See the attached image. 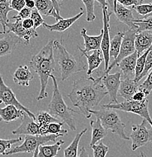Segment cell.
<instances>
[{
  "mask_svg": "<svg viewBox=\"0 0 152 157\" xmlns=\"http://www.w3.org/2000/svg\"><path fill=\"white\" fill-rule=\"evenodd\" d=\"M107 94L100 77L94 78L90 76L81 77L74 81L72 89L68 94V98L72 105L80 109L81 114L90 119L92 117L90 110L97 107Z\"/></svg>",
  "mask_w": 152,
  "mask_h": 157,
  "instance_id": "cell-1",
  "label": "cell"
},
{
  "mask_svg": "<svg viewBox=\"0 0 152 157\" xmlns=\"http://www.w3.org/2000/svg\"><path fill=\"white\" fill-rule=\"evenodd\" d=\"M31 68L37 73L40 80V91L37 101L45 99L48 97L46 88L50 74L54 71L55 58L54 55V40H49L46 45L42 48L36 55H33L30 60Z\"/></svg>",
  "mask_w": 152,
  "mask_h": 157,
  "instance_id": "cell-2",
  "label": "cell"
},
{
  "mask_svg": "<svg viewBox=\"0 0 152 157\" xmlns=\"http://www.w3.org/2000/svg\"><path fill=\"white\" fill-rule=\"evenodd\" d=\"M49 77L52 78L54 86L53 95L48 107L49 113L52 117L60 120V122L66 123L72 131H76L77 128L73 117V113L81 114V113L76 112V110L67 106L59 89L56 77L53 74H50Z\"/></svg>",
  "mask_w": 152,
  "mask_h": 157,
  "instance_id": "cell-3",
  "label": "cell"
},
{
  "mask_svg": "<svg viewBox=\"0 0 152 157\" xmlns=\"http://www.w3.org/2000/svg\"><path fill=\"white\" fill-rule=\"evenodd\" d=\"M54 50L56 51L55 60L58 64L61 75V81L63 82L73 74L84 71L86 66L79 62L72 55L68 52L61 40H54Z\"/></svg>",
  "mask_w": 152,
  "mask_h": 157,
  "instance_id": "cell-4",
  "label": "cell"
},
{
  "mask_svg": "<svg viewBox=\"0 0 152 157\" xmlns=\"http://www.w3.org/2000/svg\"><path fill=\"white\" fill-rule=\"evenodd\" d=\"M90 113L101 121V123L106 130H111L112 133L117 135L123 140H130V137L125 133V124L122 122L115 109L102 107V109L98 110L91 109Z\"/></svg>",
  "mask_w": 152,
  "mask_h": 157,
  "instance_id": "cell-5",
  "label": "cell"
},
{
  "mask_svg": "<svg viewBox=\"0 0 152 157\" xmlns=\"http://www.w3.org/2000/svg\"><path fill=\"white\" fill-rule=\"evenodd\" d=\"M62 135H25L22 144L11 149L5 153L4 156H9L17 153H34L40 145L45 144L48 142H55Z\"/></svg>",
  "mask_w": 152,
  "mask_h": 157,
  "instance_id": "cell-6",
  "label": "cell"
},
{
  "mask_svg": "<svg viewBox=\"0 0 152 157\" xmlns=\"http://www.w3.org/2000/svg\"><path fill=\"white\" fill-rule=\"evenodd\" d=\"M148 103L149 102L147 98L141 102L129 100V101H125L124 102L117 103V104L110 102L106 105H102V107L136 114L143 118V119H145L152 128V119L148 110Z\"/></svg>",
  "mask_w": 152,
  "mask_h": 157,
  "instance_id": "cell-7",
  "label": "cell"
},
{
  "mask_svg": "<svg viewBox=\"0 0 152 157\" xmlns=\"http://www.w3.org/2000/svg\"><path fill=\"white\" fill-rule=\"evenodd\" d=\"M136 33L137 31L134 30V29H129L127 32L124 33L123 39H122L121 46H120V52H119L118 54V56L117 57V58L114 59L113 61H112V63H111L110 64H109V68L107 69V70H106V72H104V73H102V75L109 73V72H110L114 67L117 66L124 58L130 56V55H132V54H133L134 52H135V39Z\"/></svg>",
  "mask_w": 152,
  "mask_h": 157,
  "instance_id": "cell-8",
  "label": "cell"
},
{
  "mask_svg": "<svg viewBox=\"0 0 152 157\" xmlns=\"http://www.w3.org/2000/svg\"><path fill=\"white\" fill-rule=\"evenodd\" d=\"M148 122L143 119L139 125H132V132L130 138L132 140L131 149L135 151L140 147L146 146L149 142L152 141V128L148 129L147 125Z\"/></svg>",
  "mask_w": 152,
  "mask_h": 157,
  "instance_id": "cell-9",
  "label": "cell"
},
{
  "mask_svg": "<svg viewBox=\"0 0 152 157\" xmlns=\"http://www.w3.org/2000/svg\"><path fill=\"white\" fill-rule=\"evenodd\" d=\"M112 12L108 11V6L102 8V22H103V36H102V42H101V51L105 61V70L106 72L109 68L110 63V17Z\"/></svg>",
  "mask_w": 152,
  "mask_h": 157,
  "instance_id": "cell-10",
  "label": "cell"
},
{
  "mask_svg": "<svg viewBox=\"0 0 152 157\" xmlns=\"http://www.w3.org/2000/svg\"><path fill=\"white\" fill-rule=\"evenodd\" d=\"M0 101H2V104H5L6 105H13L18 108L19 109L23 110L26 113L28 114L29 117H30L34 120L36 121L35 114H33L31 111H29L28 108L24 107L17 99L16 95L14 94L12 89L9 87L7 85H6L1 74H0Z\"/></svg>",
  "mask_w": 152,
  "mask_h": 157,
  "instance_id": "cell-11",
  "label": "cell"
},
{
  "mask_svg": "<svg viewBox=\"0 0 152 157\" xmlns=\"http://www.w3.org/2000/svg\"><path fill=\"white\" fill-rule=\"evenodd\" d=\"M101 78L102 86L108 92L111 99V103L117 104V94L120 85L121 73L117 72L114 74H105L99 76Z\"/></svg>",
  "mask_w": 152,
  "mask_h": 157,
  "instance_id": "cell-12",
  "label": "cell"
},
{
  "mask_svg": "<svg viewBox=\"0 0 152 157\" xmlns=\"http://www.w3.org/2000/svg\"><path fill=\"white\" fill-rule=\"evenodd\" d=\"M107 1L112 6L113 13L115 14L117 21L126 24L130 29L137 30V27L134 23L135 18L134 17L131 10L127 7H124L116 0H107Z\"/></svg>",
  "mask_w": 152,
  "mask_h": 157,
  "instance_id": "cell-13",
  "label": "cell"
},
{
  "mask_svg": "<svg viewBox=\"0 0 152 157\" xmlns=\"http://www.w3.org/2000/svg\"><path fill=\"white\" fill-rule=\"evenodd\" d=\"M15 22H9L6 24V29L8 31L6 33H13L16 36L24 41L25 45H29V40L32 38H36L39 36L38 33L34 29H26L22 26V21L15 20Z\"/></svg>",
  "mask_w": 152,
  "mask_h": 157,
  "instance_id": "cell-14",
  "label": "cell"
},
{
  "mask_svg": "<svg viewBox=\"0 0 152 157\" xmlns=\"http://www.w3.org/2000/svg\"><path fill=\"white\" fill-rule=\"evenodd\" d=\"M12 134L14 135H41L40 127L36 121L24 113L21 124L12 131Z\"/></svg>",
  "mask_w": 152,
  "mask_h": 157,
  "instance_id": "cell-15",
  "label": "cell"
},
{
  "mask_svg": "<svg viewBox=\"0 0 152 157\" xmlns=\"http://www.w3.org/2000/svg\"><path fill=\"white\" fill-rule=\"evenodd\" d=\"M5 34L6 35L0 39V58L12 53L17 45L22 42V39L13 33H6Z\"/></svg>",
  "mask_w": 152,
  "mask_h": 157,
  "instance_id": "cell-16",
  "label": "cell"
},
{
  "mask_svg": "<svg viewBox=\"0 0 152 157\" xmlns=\"http://www.w3.org/2000/svg\"><path fill=\"white\" fill-rule=\"evenodd\" d=\"M139 58V55L136 52L130 55V56L124 58L120 63L117 64L119 68L120 69L121 76H123L124 78H135V65L136 60Z\"/></svg>",
  "mask_w": 152,
  "mask_h": 157,
  "instance_id": "cell-17",
  "label": "cell"
},
{
  "mask_svg": "<svg viewBox=\"0 0 152 157\" xmlns=\"http://www.w3.org/2000/svg\"><path fill=\"white\" fill-rule=\"evenodd\" d=\"M84 9H81V11H80L78 14H76V16H74V17L66 19L62 18L59 20V21H57L56 24H51V25H50V24H46V23L45 22L42 26H43L45 28L48 29L49 31H50V32H64V31L67 30V29L69 28L70 27H72L78 19L81 18V17L84 15Z\"/></svg>",
  "mask_w": 152,
  "mask_h": 157,
  "instance_id": "cell-18",
  "label": "cell"
},
{
  "mask_svg": "<svg viewBox=\"0 0 152 157\" xmlns=\"http://www.w3.org/2000/svg\"><path fill=\"white\" fill-rule=\"evenodd\" d=\"M152 45V31L147 30L137 33L135 39V52L142 55Z\"/></svg>",
  "mask_w": 152,
  "mask_h": 157,
  "instance_id": "cell-19",
  "label": "cell"
},
{
  "mask_svg": "<svg viewBox=\"0 0 152 157\" xmlns=\"http://www.w3.org/2000/svg\"><path fill=\"white\" fill-rule=\"evenodd\" d=\"M78 50L81 52L82 55H84L87 58L88 65V70L87 73V76H91L94 70L99 68V67L102 63V60H104V59L101 57V55H102V51L99 49V50L93 51V52H91V53H90V52H84L79 46H78Z\"/></svg>",
  "mask_w": 152,
  "mask_h": 157,
  "instance_id": "cell-20",
  "label": "cell"
},
{
  "mask_svg": "<svg viewBox=\"0 0 152 157\" xmlns=\"http://www.w3.org/2000/svg\"><path fill=\"white\" fill-rule=\"evenodd\" d=\"M81 36L84 39V51L86 52H91L93 51L99 50L101 48V42H102L103 30H101V33L98 36H89L87 33L85 28H82L81 31Z\"/></svg>",
  "mask_w": 152,
  "mask_h": 157,
  "instance_id": "cell-21",
  "label": "cell"
},
{
  "mask_svg": "<svg viewBox=\"0 0 152 157\" xmlns=\"http://www.w3.org/2000/svg\"><path fill=\"white\" fill-rule=\"evenodd\" d=\"M138 91V82H135L133 78H127L120 82L117 95L124 98L126 101H129V100H132L134 94Z\"/></svg>",
  "mask_w": 152,
  "mask_h": 157,
  "instance_id": "cell-22",
  "label": "cell"
},
{
  "mask_svg": "<svg viewBox=\"0 0 152 157\" xmlns=\"http://www.w3.org/2000/svg\"><path fill=\"white\" fill-rule=\"evenodd\" d=\"M35 3V9L42 15L45 17H52L57 21L63 17L57 12L51 0H34Z\"/></svg>",
  "mask_w": 152,
  "mask_h": 157,
  "instance_id": "cell-23",
  "label": "cell"
},
{
  "mask_svg": "<svg viewBox=\"0 0 152 157\" xmlns=\"http://www.w3.org/2000/svg\"><path fill=\"white\" fill-rule=\"evenodd\" d=\"M33 73L30 71L29 67L24 65L19 66L13 76V80L16 84L21 86H29V82L33 78Z\"/></svg>",
  "mask_w": 152,
  "mask_h": 157,
  "instance_id": "cell-24",
  "label": "cell"
},
{
  "mask_svg": "<svg viewBox=\"0 0 152 157\" xmlns=\"http://www.w3.org/2000/svg\"><path fill=\"white\" fill-rule=\"evenodd\" d=\"M24 113L13 105H6L4 108H0V121L5 122H11L22 119Z\"/></svg>",
  "mask_w": 152,
  "mask_h": 157,
  "instance_id": "cell-25",
  "label": "cell"
},
{
  "mask_svg": "<svg viewBox=\"0 0 152 157\" xmlns=\"http://www.w3.org/2000/svg\"><path fill=\"white\" fill-rule=\"evenodd\" d=\"M91 127L92 128L91 134V140L90 143V147H92L96 144V143L100 141L102 139L107 135V130L103 127L101 123V121L99 119L91 121Z\"/></svg>",
  "mask_w": 152,
  "mask_h": 157,
  "instance_id": "cell-26",
  "label": "cell"
},
{
  "mask_svg": "<svg viewBox=\"0 0 152 157\" xmlns=\"http://www.w3.org/2000/svg\"><path fill=\"white\" fill-rule=\"evenodd\" d=\"M36 122L40 127L41 135H46V131L49 124L51 122H60L59 119L52 117L50 113L46 111H40L35 115Z\"/></svg>",
  "mask_w": 152,
  "mask_h": 157,
  "instance_id": "cell-27",
  "label": "cell"
},
{
  "mask_svg": "<svg viewBox=\"0 0 152 157\" xmlns=\"http://www.w3.org/2000/svg\"><path fill=\"white\" fill-rule=\"evenodd\" d=\"M64 144L63 140H58L54 144L40 145L39 147V157H56Z\"/></svg>",
  "mask_w": 152,
  "mask_h": 157,
  "instance_id": "cell-28",
  "label": "cell"
},
{
  "mask_svg": "<svg viewBox=\"0 0 152 157\" xmlns=\"http://www.w3.org/2000/svg\"><path fill=\"white\" fill-rule=\"evenodd\" d=\"M87 128H84L79 133H78L72 141V143L66 147L63 151L64 157H78V145H79L80 140L81 139L83 135L86 133Z\"/></svg>",
  "mask_w": 152,
  "mask_h": 157,
  "instance_id": "cell-29",
  "label": "cell"
},
{
  "mask_svg": "<svg viewBox=\"0 0 152 157\" xmlns=\"http://www.w3.org/2000/svg\"><path fill=\"white\" fill-rule=\"evenodd\" d=\"M10 0H0V24L2 27L3 33H6V24L9 22L8 14L11 11Z\"/></svg>",
  "mask_w": 152,
  "mask_h": 157,
  "instance_id": "cell-30",
  "label": "cell"
},
{
  "mask_svg": "<svg viewBox=\"0 0 152 157\" xmlns=\"http://www.w3.org/2000/svg\"><path fill=\"white\" fill-rule=\"evenodd\" d=\"M124 33L117 32L112 40L110 41V48H109V55L110 58H113L114 59L117 58L118 56V54L120 52V48L121 46L122 39H123Z\"/></svg>",
  "mask_w": 152,
  "mask_h": 157,
  "instance_id": "cell-31",
  "label": "cell"
},
{
  "mask_svg": "<svg viewBox=\"0 0 152 157\" xmlns=\"http://www.w3.org/2000/svg\"><path fill=\"white\" fill-rule=\"evenodd\" d=\"M152 50V45L150 47L146 52H145L142 55L139 56L138 59L136 60V65H135V78H134V81L135 82H138V79L141 74L143 73L144 68H145V61H146L147 55L150 52V51Z\"/></svg>",
  "mask_w": 152,
  "mask_h": 157,
  "instance_id": "cell-32",
  "label": "cell"
},
{
  "mask_svg": "<svg viewBox=\"0 0 152 157\" xmlns=\"http://www.w3.org/2000/svg\"><path fill=\"white\" fill-rule=\"evenodd\" d=\"M134 23L137 27V33L147 30L152 31V17L135 19Z\"/></svg>",
  "mask_w": 152,
  "mask_h": 157,
  "instance_id": "cell-33",
  "label": "cell"
},
{
  "mask_svg": "<svg viewBox=\"0 0 152 157\" xmlns=\"http://www.w3.org/2000/svg\"><path fill=\"white\" fill-rule=\"evenodd\" d=\"M63 122H51L49 124L48 128L46 131L47 135H62L63 136L66 135L68 134V131L66 129H62V126L63 125Z\"/></svg>",
  "mask_w": 152,
  "mask_h": 157,
  "instance_id": "cell-34",
  "label": "cell"
},
{
  "mask_svg": "<svg viewBox=\"0 0 152 157\" xmlns=\"http://www.w3.org/2000/svg\"><path fill=\"white\" fill-rule=\"evenodd\" d=\"M22 140V137H20L16 139H1L0 138V156L5 155V153L9 150L12 145L18 143Z\"/></svg>",
  "mask_w": 152,
  "mask_h": 157,
  "instance_id": "cell-35",
  "label": "cell"
},
{
  "mask_svg": "<svg viewBox=\"0 0 152 157\" xmlns=\"http://www.w3.org/2000/svg\"><path fill=\"white\" fill-rule=\"evenodd\" d=\"M86 8L87 17L86 20L87 22H92L96 19V15L94 14V2L95 0H81Z\"/></svg>",
  "mask_w": 152,
  "mask_h": 157,
  "instance_id": "cell-36",
  "label": "cell"
},
{
  "mask_svg": "<svg viewBox=\"0 0 152 157\" xmlns=\"http://www.w3.org/2000/svg\"><path fill=\"white\" fill-rule=\"evenodd\" d=\"M94 151V157H106L109 152V147L102 142L91 147Z\"/></svg>",
  "mask_w": 152,
  "mask_h": 157,
  "instance_id": "cell-37",
  "label": "cell"
},
{
  "mask_svg": "<svg viewBox=\"0 0 152 157\" xmlns=\"http://www.w3.org/2000/svg\"><path fill=\"white\" fill-rule=\"evenodd\" d=\"M139 91H143L146 95H149L152 91V70L148 73L146 79L139 86Z\"/></svg>",
  "mask_w": 152,
  "mask_h": 157,
  "instance_id": "cell-38",
  "label": "cell"
},
{
  "mask_svg": "<svg viewBox=\"0 0 152 157\" xmlns=\"http://www.w3.org/2000/svg\"><path fill=\"white\" fill-rule=\"evenodd\" d=\"M31 18L32 19L34 22V27L33 29L36 30V29L38 27H40V26L43 25L44 23L45 22V20L42 17V14L39 12L38 10L36 9H34L32 10V13H31Z\"/></svg>",
  "mask_w": 152,
  "mask_h": 157,
  "instance_id": "cell-39",
  "label": "cell"
},
{
  "mask_svg": "<svg viewBox=\"0 0 152 157\" xmlns=\"http://www.w3.org/2000/svg\"><path fill=\"white\" fill-rule=\"evenodd\" d=\"M132 8L143 17L148 15L152 12V4H141L133 6Z\"/></svg>",
  "mask_w": 152,
  "mask_h": 157,
  "instance_id": "cell-40",
  "label": "cell"
},
{
  "mask_svg": "<svg viewBox=\"0 0 152 157\" xmlns=\"http://www.w3.org/2000/svg\"><path fill=\"white\" fill-rule=\"evenodd\" d=\"M151 70H152V50L150 51V52L148 53V55H147L145 68H144L143 73H142L141 76H140L139 78L138 82L142 79V78L145 77V76H147V75L148 74V73H149Z\"/></svg>",
  "mask_w": 152,
  "mask_h": 157,
  "instance_id": "cell-41",
  "label": "cell"
},
{
  "mask_svg": "<svg viewBox=\"0 0 152 157\" xmlns=\"http://www.w3.org/2000/svg\"><path fill=\"white\" fill-rule=\"evenodd\" d=\"M32 10L30 9H28V8L25 7L21 11H20L17 14V15L13 16L12 17H11L10 19H14V20H20V21H23V20L26 18H29L31 16V13H32Z\"/></svg>",
  "mask_w": 152,
  "mask_h": 157,
  "instance_id": "cell-42",
  "label": "cell"
},
{
  "mask_svg": "<svg viewBox=\"0 0 152 157\" xmlns=\"http://www.w3.org/2000/svg\"><path fill=\"white\" fill-rule=\"evenodd\" d=\"M10 7L12 10L19 12L26 7L25 0H10Z\"/></svg>",
  "mask_w": 152,
  "mask_h": 157,
  "instance_id": "cell-43",
  "label": "cell"
},
{
  "mask_svg": "<svg viewBox=\"0 0 152 157\" xmlns=\"http://www.w3.org/2000/svg\"><path fill=\"white\" fill-rule=\"evenodd\" d=\"M118 3L124 6V7H130V6H135L138 5H141L139 0H116Z\"/></svg>",
  "mask_w": 152,
  "mask_h": 157,
  "instance_id": "cell-44",
  "label": "cell"
},
{
  "mask_svg": "<svg viewBox=\"0 0 152 157\" xmlns=\"http://www.w3.org/2000/svg\"><path fill=\"white\" fill-rule=\"evenodd\" d=\"M147 95L145 93H144L143 91H138L134 94V95L132 98V100L135 101H138V102H141V101H143L144 100L146 99Z\"/></svg>",
  "mask_w": 152,
  "mask_h": 157,
  "instance_id": "cell-45",
  "label": "cell"
},
{
  "mask_svg": "<svg viewBox=\"0 0 152 157\" xmlns=\"http://www.w3.org/2000/svg\"><path fill=\"white\" fill-rule=\"evenodd\" d=\"M22 26L26 29H32L34 27V22L31 17L26 18L22 21Z\"/></svg>",
  "mask_w": 152,
  "mask_h": 157,
  "instance_id": "cell-46",
  "label": "cell"
},
{
  "mask_svg": "<svg viewBox=\"0 0 152 157\" xmlns=\"http://www.w3.org/2000/svg\"><path fill=\"white\" fill-rule=\"evenodd\" d=\"M26 7L30 9H35V3L34 0H25Z\"/></svg>",
  "mask_w": 152,
  "mask_h": 157,
  "instance_id": "cell-47",
  "label": "cell"
},
{
  "mask_svg": "<svg viewBox=\"0 0 152 157\" xmlns=\"http://www.w3.org/2000/svg\"><path fill=\"white\" fill-rule=\"evenodd\" d=\"M78 157H90L89 153L86 150L85 147H81V149H80V153L78 155Z\"/></svg>",
  "mask_w": 152,
  "mask_h": 157,
  "instance_id": "cell-48",
  "label": "cell"
},
{
  "mask_svg": "<svg viewBox=\"0 0 152 157\" xmlns=\"http://www.w3.org/2000/svg\"><path fill=\"white\" fill-rule=\"evenodd\" d=\"M52 2H53L54 6V9L56 10V11L58 14H60V5L59 4L58 0H51Z\"/></svg>",
  "mask_w": 152,
  "mask_h": 157,
  "instance_id": "cell-49",
  "label": "cell"
},
{
  "mask_svg": "<svg viewBox=\"0 0 152 157\" xmlns=\"http://www.w3.org/2000/svg\"><path fill=\"white\" fill-rule=\"evenodd\" d=\"M95 1L97 2L100 6L102 8L106 7V6H108V3H107V0H95Z\"/></svg>",
  "mask_w": 152,
  "mask_h": 157,
  "instance_id": "cell-50",
  "label": "cell"
},
{
  "mask_svg": "<svg viewBox=\"0 0 152 157\" xmlns=\"http://www.w3.org/2000/svg\"><path fill=\"white\" fill-rule=\"evenodd\" d=\"M38 153H39V147L35 150V151H34L33 156H32V157H39Z\"/></svg>",
  "mask_w": 152,
  "mask_h": 157,
  "instance_id": "cell-51",
  "label": "cell"
},
{
  "mask_svg": "<svg viewBox=\"0 0 152 157\" xmlns=\"http://www.w3.org/2000/svg\"><path fill=\"white\" fill-rule=\"evenodd\" d=\"M138 157H149L147 156L146 154H145V153H143V152H141V153H139V156Z\"/></svg>",
  "mask_w": 152,
  "mask_h": 157,
  "instance_id": "cell-52",
  "label": "cell"
},
{
  "mask_svg": "<svg viewBox=\"0 0 152 157\" xmlns=\"http://www.w3.org/2000/svg\"><path fill=\"white\" fill-rule=\"evenodd\" d=\"M139 1H140V2H141V4H143L144 0H139Z\"/></svg>",
  "mask_w": 152,
  "mask_h": 157,
  "instance_id": "cell-53",
  "label": "cell"
},
{
  "mask_svg": "<svg viewBox=\"0 0 152 157\" xmlns=\"http://www.w3.org/2000/svg\"><path fill=\"white\" fill-rule=\"evenodd\" d=\"M0 34H3V32H2V31L0 30Z\"/></svg>",
  "mask_w": 152,
  "mask_h": 157,
  "instance_id": "cell-54",
  "label": "cell"
},
{
  "mask_svg": "<svg viewBox=\"0 0 152 157\" xmlns=\"http://www.w3.org/2000/svg\"><path fill=\"white\" fill-rule=\"evenodd\" d=\"M2 104V101H0V104Z\"/></svg>",
  "mask_w": 152,
  "mask_h": 157,
  "instance_id": "cell-55",
  "label": "cell"
},
{
  "mask_svg": "<svg viewBox=\"0 0 152 157\" xmlns=\"http://www.w3.org/2000/svg\"><path fill=\"white\" fill-rule=\"evenodd\" d=\"M151 4H152V0H151Z\"/></svg>",
  "mask_w": 152,
  "mask_h": 157,
  "instance_id": "cell-56",
  "label": "cell"
},
{
  "mask_svg": "<svg viewBox=\"0 0 152 157\" xmlns=\"http://www.w3.org/2000/svg\"><path fill=\"white\" fill-rule=\"evenodd\" d=\"M60 1H62V0H60Z\"/></svg>",
  "mask_w": 152,
  "mask_h": 157,
  "instance_id": "cell-57",
  "label": "cell"
},
{
  "mask_svg": "<svg viewBox=\"0 0 152 157\" xmlns=\"http://www.w3.org/2000/svg\"><path fill=\"white\" fill-rule=\"evenodd\" d=\"M151 142H152V141H151Z\"/></svg>",
  "mask_w": 152,
  "mask_h": 157,
  "instance_id": "cell-58",
  "label": "cell"
}]
</instances>
